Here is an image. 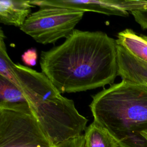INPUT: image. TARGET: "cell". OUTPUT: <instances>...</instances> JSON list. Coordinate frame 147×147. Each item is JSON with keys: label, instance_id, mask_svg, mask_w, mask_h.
I'll list each match as a JSON object with an SVG mask.
<instances>
[{"label": "cell", "instance_id": "8fae6325", "mask_svg": "<svg viewBox=\"0 0 147 147\" xmlns=\"http://www.w3.org/2000/svg\"><path fill=\"white\" fill-rule=\"evenodd\" d=\"M84 137V147H121L110 133L94 121L86 127Z\"/></svg>", "mask_w": 147, "mask_h": 147}, {"label": "cell", "instance_id": "52a82bcc", "mask_svg": "<svg viewBox=\"0 0 147 147\" xmlns=\"http://www.w3.org/2000/svg\"><path fill=\"white\" fill-rule=\"evenodd\" d=\"M117 49L118 76L122 80L147 85V63L134 57L118 44Z\"/></svg>", "mask_w": 147, "mask_h": 147}, {"label": "cell", "instance_id": "5b68a950", "mask_svg": "<svg viewBox=\"0 0 147 147\" xmlns=\"http://www.w3.org/2000/svg\"><path fill=\"white\" fill-rule=\"evenodd\" d=\"M30 114L0 109V147H53Z\"/></svg>", "mask_w": 147, "mask_h": 147}, {"label": "cell", "instance_id": "6da1fadb", "mask_svg": "<svg viewBox=\"0 0 147 147\" xmlns=\"http://www.w3.org/2000/svg\"><path fill=\"white\" fill-rule=\"evenodd\" d=\"M116 40L101 31L75 29L61 44L42 51V72L62 93L114 83L118 76Z\"/></svg>", "mask_w": 147, "mask_h": 147}, {"label": "cell", "instance_id": "8992f818", "mask_svg": "<svg viewBox=\"0 0 147 147\" xmlns=\"http://www.w3.org/2000/svg\"><path fill=\"white\" fill-rule=\"evenodd\" d=\"M33 6H55L83 11H94L108 16L127 17L129 12L121 8L119 0H41L30 1Z\"/></svg>", "mask_w": 147, "mask_h": 147}, {"label": "cell", "instance_id": "7a4b0ae2", "mask_svg": "<svg viewBox=\"0 0 147 147\" xmlns=\"http://www.w3.org/2000/svg\"><path fill=\"white\" fill-rule=\"evenodd\" d=\"M13 69L32 115L53 146L82 135L88 119L73 100L63 96L42 72L20 64Z\"/></svg>", "mask_w": 147, "mask_h": 147}, {"label": "cell", "instance_id": "4fadbf2b", "mask_svg": "<svg viewBox=\"0 0 147 147\" xmlns=\"http://www.w3.org/2000/svg\"><path fill=\"white\" fill-rule=\"evenodd\" d=\"M21 59L23 63L27 66L35 65L37 59L36 49L34 48L28 49L22 54Z\"/></svg>", "mask_w": 147, "mask_h": 147}, {"label": "cell", "instance_id": "7c38bea8", "mask_svg": "<svg viewBox=\"0 0 147 147\" xmlns=\"http://www.w3.org/2000/svg\"><path fill=\"white\" fill-rule=\"evenodd\" d=\"M5 34L2 29L0 30V76H2L16 86L21 88L20 84L16 76L13 69L14 63L9 56L6 44L5 43Z\"/></svg>", "mask_w": 147, "mask_h": 147}, {"label": "cell", "instance_id": "277c9868", "mask_svg": "<svg viewBox=\"0 0 147 147\" xmlns=\"http://www.w3.org/2000/svg\"><path fill=\"white\" fill-rule=\"evenodd\" d=\"M85 11L55 6H41L31 13L20 29L42 44H54L67 38Z\"/></svg>", "mask_w": 147, "mask_h": 147}, {"label": "cell", "instance_id": "e0dca14e", "mask_svg": "<svg viewBox=\"0 0 147 147\" xmlns=\"http://www.w3.org/2000/svg\"><path fill=\"white\" fill-rule=\"evenodd\" d=\"M146 41H147V36H145V35H141Z\"/></svg>", "mask_w": 147, "mask_h": 147}, {"label": "cell", "instance_id": "2e32d148", "mask_svg": "<svg viewBox=\"0 0 147 147\" xmlns=\"http://www.w3.org/2000/svg\"><path fill=\"white\" fill-rule=\"evenodd\" d=\"M141 136L146 140L147 141V130H145L144 131H142L141 133Z\"/></svg>", "mask_w": 147, "mask_h": 147}, {"label": "cell", "instance_id": "ba28073f", "mask_svg": "<svg viewBox=\"0 0 147 147\" xmlns=\"http://www.w3.org/2000/svg\"><path fill=\"white\" fill-rule=\"evenodd\" d=\"M0 109L32 114L21 88L2 76H0Z\"/></svg>", "mask_w": 147, "mask_h": 147}, {"label": "cell", "instance_id": "30bf717a", "mask_svg": "<svg viewBox=\"0 0 147 147\" xmlns=\"http://www.w3.org/2000/svg\"><path fill=\"white\" fill-rule=\"evenodd\" d=\"M116 41L133 56L147 63V41L141 36L126 29L118 33Z\"/></svg>", "mask_w": 147, "mask_h": 147}, {"label": "cell", "instance_id": "9c48e42d", "mask_svg": "<svg viewBox=\"0 0 147 147\" xmlns=\"http://www.w3.org/2000/svg\"><path fill=\"white\" fill-rule=\"evenodd\" d=\"M30 1L1 0L0 22L20 28L31 14Z\"/></svg>", "mask_w": 147, "mask_h": 147}, {"label": "cell", "instance_id": "3957f363", "mask_svg": "<svg viewBox=\"0 0 147 147\" xmlns=\"http://www.w3.org/2000/svg\"><path fill=\"white\" fill-rule=\"evenodd\" d=\"M94 121L106 129L121 147H147V85L122 80L92 96Z\"/></svg>", "mask_w": 147, "mask_h": 147}, {"label": "cell", "instance_id": "5bb4252c", "mask_svg": "<svg viewBox=\"0 0 147 147\" xmlns=\"http://www.w3.org/2000/svg\"><path fill=\"white\" fill-rule=\"evenodd\" d=\"M84 135L65 140L53 147H84Z\"/></svg>", "mask_w": 147, "mask_h": 147}, {"label": "cell", "instance_id": "9a60e30c", "mask_svg": "<svg viewBox=\"0 0 147 147\" xmlns=\"http://www.w3.org/2000/svg\"><path fill=\"white\" fill-rule=\"evenodd\" d=\"M131 14L142 29H147V9L134 10Z\"/></svg>", "mask_w": 147, "mask_h": 147}]
</instances>
